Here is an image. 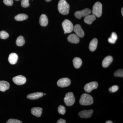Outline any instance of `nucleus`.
Returning a JSON list of instances; mask_svg holds the SVG:
<instances>
[{
	"label": "nucleus",
	"mask_w": 123,
	"mask_h": 123,
	"mask_svg": "<svg viewBox=\"0 0 123 123\" xmlns=\"http://www.w3.org/2000/svg\"><path fill=\"white\" fill-rule=\"evenodd\" d=\"M96 20V16L93 14L88 15L85 17L84 22L88 24H91L92 22Z\"/></svg>",
	"instance_id": "nucleus-20"
},
{
	"label": "nucleus",
	"mask_w": 123,
	"mask_h": 123,
	"mask_svg": "<svg viewBox=\"0 0 123 123\" xmlns=\"http://www.w3.org/2000/svg\"><path fill=\"white\" fill-rule=\"evenodd\" d=\"M102 12V5L101 2H96L93 6L92 10L93 14L98 18L100 17Z\"/></svg>",
	"instance_id": "nucleus-3"
},
{
	"label": "nucleus",
	"mask_w": 123,
	"mask_h": 123,
	"mask_svg": "<svg viewBox=\"0 0 123 123\" xmlns=\"http://www.w3.org/2000/svg\"><path fill=\"white\" fill-rule=\"evenodd\" d=\"M3 2L5 5L8 6H11L13 4V0H3Z\"/></svg>",
	"instance_id": "nucleus-30"
},
{
	"label": "nucleus",
	"mask_w": 123,
	"mask_h": 123,
	"mask_svg": "<svg viewBox=\"0 0 123 123\" xmlns=\"http://www.w3.org/2000/svg\"><path fill=\"white\" fill-rule=\"evenodd\" d=\"M10 88V85L8 82L5 81H0V91L5 92Z\"/></svg>",
	"instance_id": "nucleus-16"
},
{
	"label": "nucleus",
	"mask_w": 123,
	"mask_h": 123,
	"mask_svg": "<svg viewBox=\"0 0 123 123\" xmlns=\"http://www.w3.org/2000/svg\"><path fill=\"white\" fill-rule=\"evenodd\" d=\"M113 61V58L111 56H108L104 58L102 62V66L107 68L110 65Z\"/></svg>",
	"instance_id": "nucleus-18"
},
{
	"label": "nucleus",
	"mask_w": 123,
	"mask_h": 123,
	"mask_svg": "<svg viewBox=\"0 0 123 123\" xmlns=\"http://www.w3.org/2000/svg\"><path fill=\"white\" fill-rule=\"evenodd\" d=\"M43 109L40 107H34L31 109V113L37 117H40L42 114Z\"/></svg>",
	"instance_id": "nucleus-17"
},
{
	"label": "nucleus",
	"mask_w": 123,
	"mask_h": 123,
	"mask_svg": "<svg viewBox=\"0 0 123 123\" xmlns=\"http://www.w3.org/2000/svg\"><path fill=\"white\" fill-rule=\"evenodd\" d=\"M25 42L24 37L22 36H20L17 38L16 43L18 46L21 47L24 45Z\"/></svg>",
	"instance_id": "nucleus-23"
},
{
	"label": "nucleus",
	"mask_w": 123,
	"mask_h": 123,
	"mask_svg": "<svg viewBox=\"0 0 123 123\" xmlns=\"http://www.w3.org/2000/svg\"><path fill=\"white\" fill-rule=\"evenodd\" d=\"M64 101L66 105L71 106L73 105L75 102V98L73 93L69 92L65 95Z\"/></svg>",
	"instance_id": "nucleus-5"
},
{
	"label": "nucleus",
	"mask_w": 123,
	"mask_h": 123,
	"mask_svg": "<svg viewBox=\"0 0 123 123\" xmlns=\"http://www.w3.org/2000/svg\"><path fill=\"white\" fill-rule=\"evenodd\" d=\"M68 41L73 43H77L80 41L79 37L76 34H71L69 35L68 38Z\"/></svg>",
	"instance_id": "nucleus-12"
},
{
	"label": "nucleus",
	"mask_w": 123,
	"mask_h": 123,
	"mask_svg": "<svg viewBox=\"0 0 123 123\" xmlns=\"http://www.w3.org/2000/svg\"><path fill=\"white\" fill-rule=\"evenodd\" d=\"M28 18V16L25 14H20L16 15L14 18L17 21H22L26 20Z\"/></svg>",
	"instance_id": "nucleus-22"
},
{
	"label": "nucleus",
	"mask_w": 123,
	"mask_h": 123,
	"mask_svg": "<svg viewBox=\"0 0 123 123\" xmlns=\"http://www.w3.org/2000/svg\"><path fill=\"white\" fill-rule=\"evenodd\" d=\"M58 11L63 15H67L69 12L70 6L65 0H60L58 3Z\"/></svg>",
	"instance_id": "nucleus-1"
},
{
	"label": "nucleus",
	"mask_w": 123,
	"mask_h": 123,
	"mask_svg": "<svg viewBox=\"0 0 123 123\" xmlns=\"http://www.w3.org/2000/svg\"><path fill=\"white\" fill-rule=\"evenodd\" d=\"M98 40L97 38L93 39L90 42L89 46V48L91 51H94L97 49L98 45Z\"/></svg>",
	"instance_id": "nucleus-19"
},
{
	"label": "nucleus",
	"mask_w": 123,
	"mask_h": 123,
	"mask_svg": "<svg viewBox=\"0 0 123 123\" xmlns=\"http://www.w3.org/2000/svg\"><path fill=\"white\" fill-rule=\"evenodd\" d=\"M98 83L96 81L91 82L86 84L84 87V90L88 93L91 92L93 90L95 89L98 87Z\"/></svg>",
	"instance_id": "nucleus-7"
},
{
	"label": "nucleus",
	"mask_w": 123,
	"mask_h": 123,
	"mask_svg": "<svg viewBox=\"0 0 123 123\" xmlns=\"http://www.w3.org/2000/svg\"><path fill=\"white\" fill-rule=\"evenodd\" d=\"M117 34L115 32H113L111 34V37L109 38L108 41L110 43L114 44L115 43L117 40Z\"/></svg>",
	"instance_id": "nucleus-24"
},
{
	"label": "nucleus",
	"mask_w": 123,
	"mask_h": 123,
	"mask_svg": "<svg viewBox=\"0 0 123 123\" xmlns=\"http://www.w3.org/2000/svg\"><path fill=\"white\" fill-rule=\"evenodd\" d=\"M91 10L89 8L84 9L81 11H77L75 13V16L77 18L80 19L82 17H85L91 13Z\"/></svg>",
	"instance_id": "nucleus-6"
},
{
	"label": "nucleus",
	"mask_w": 123,
	"mask_h": 123,
	"mask_svg": "<svg viewBox=\"0 0 123 123\" xmlns=\"http://www.w3.org/2000/svg\"><path fill=\"white\" fill-rule=\"evenodd\" d=\"M66 121L63 119H59V120L57 121V123H66Z\"/></svg>",
	"instance_id": "nucleus-32"
},
{
	"label": "nucleus",
	"mask_w": 123,
	"mask_h": 123,
	"mask_svg": "<svg viewBox=\"0 0 123 123\" xmlns=\"http://www.w3.org/2000/svg\"><path fill=\"white\" fill-rule=\"evenodd\" d=\"M93 112V111L92 110H84L79 112V115L81 118H90L92 116Z\"/></svg>",
	"instance_id": "nucleus-11"
},
{
	"label": "nucleus",
	"mask_w": 123,
	"mask_h": 123,
	"mask_svg": "<svg viewBox=\"0 0 123 123\" xmlns=\"http://www.w3.org/2000/svg\"><path fill=\"white\" fill-rule=\"evenodd\" d=\"M73 63L75 68H79L81 66L82 61L80 58L76 57L73 60Z\"/></svg>",
	"instance_id": "nucleus-21"
},
{
	"label": "nucleus",
	"mask_w": 123,
	"mask_h": 123,
	"mask_svg": "<svg viewBox=\"0 0 123 123\" xmlns=\"http://www.w3.org/2000/svg\"><path fill=\"white\" fill-rule=\"evenodd\" d=\"M121 14H122V15H123V8H122V9H121Z\"/></svg>",
	"instance_id": "nucleus-34"
},
{
	"label": "nucleus",
	"mask_w": 123,
	"mask_h": 123,
	"mask_svg": "<svg viewBox=\"0 0 123 123\" xmlns=\"http://www.w3.org/2000/svg\"><path fill=\"white\" fill-rule=\"evenodd\" d=\"M29 0H22L21 3L22 6L24 8H27L29 7L30 5Z\"/></svg>",
	"instance_id": "nucleus-28"
},
{
	"label": "nucleus",
	"mask_w": 123,
	"mask_h": 123,
	"mask_svg": "<svg viewBox=\"0 0 123 123\" xmlns=\"http://www.w3.org/2000/svg\"><path fill=\"white\" fill-rule=\"evenodd\" d=\"M17 0V1H18V0Z\"/></svg>",
	"instance_id": "nucleus-36"
},
{
	"label": "nucleus",
	"mask_w": 123,
	"mask_h": 123,
	"mask_svg": "<svg viewBox=\"0 0 123 123\" xmlns=\"http://www.w3.org/2000/svg\"><path fill=\"white\" fill-rule=\"evenodd\" d=\"M73 31L78 36L80 37H83L85 35L84 31L79 24H76L74 27Z\"/></svg>",
	"instance_id": "nucleus-10"
},
{
	"label": "nucleus",
	"mask_w": 123,
	"mask_h": 123,
	"mask_svg": "<svg viewBox=\"0 0 123 123\" xmlns=\"http://www.w3.org/2000/svg\"><path fill=\"white\" fill-rule=\"evenodd\" d=\"M13 81L14 84L18 85H22L26 83V78L22 75H20L14 77Z\"/></svg>",
	"instance_id": "nucleus-8"
},
{
	"label": "nucleus",
	"mask_w": 123,
	"mask_h": 123,
	"mask_svg": "<svg viewBox=\"0 0 123 123\" xmlns=\"http://www.w3.org/2000/svg\"><path fill=\"white\" fill-rule=\"evenodd\" d=\"M62 27L64 31V34L71 33L73 31V24L70 21L66 19L63 22L62 24Z\"/></svg>",
	"instance_id": "nucleus-4"
},
{
	"label": "nucleus",
	"mask_w": 123,
	"mask_h": 123,
	"mask_svg": "<svg viewBox=\"0 0 123 123\" xmlns=\"http://www.w3.org/2000/svg\"><path fill=\"white\" fill-rule=\"evenodd\" d=\"M114 75L115 77H123V69H119L117 70L114 73Z\"/></svg>",
	"instance_id": "nucleus-26"
},
{
	"label": "nucleus",
	"mask_w": 123,
	"mask_h": 123,
	"mask_svg": "<svg viewBox=\"0 0 123 123\" xmlns=\"http://www.w3.org/2000/svg\"><path fill=\"white\" fill-rule=\"evenodd\" d=\"M119 89L118 86L114 85L112 86L111 87L109 88V90L110 92H115L117 91Z\"/></svg>",
	"instance_id": "nucleus-29"
},
{
	"label": "nucleus",
	"mask_w": 123,
	"mask_h": 123,
	"mask_svg": "<svg viewBox=\"0 0 123 123\" xmlns=\"http://www.w3.org/2000/svg\"><path fill=\"white\" fill-rule=\"evenodd\" d=\"M9 37V34L6 31H0V38L6 39L8 38Z\"/></svg>",
	"instance_id": "nucleus-25"
},
{
	"label": "nucleus",
	"mask_w": 123,
	"mask_h": 123,
	"mask_svg": "<svg viewBox=\"0 0 123 123\" xmlns=\"http://www.w3.org/2000/svg\"><path fill=\"white\" fill-rule=\"evenodd\" d=\"M58 111L61 114L63 115L66 112L65 107L64 106L60 105L58 108Z\"/></svg>",
	"instance_id": "nucleus-27"
},
{
	"label": "nucleus",
	"mask_w": 123,
	"mask_h": 123,
	"mask_svg": "<svg viewBox=\"0 0 123 123\" xmlns=\"http://www.w3.org/2000/svg\"><path fill=\"white\" fill-rule=\"evenodd\" d=\"M79 103L82 105H89L93 103V98L87 94H83L81 96Z\"/></svg>",
	"instance_id": "nucleus-2"
},
{
	"label": "nucleus",
	"mask_w": 123,
	"mask_h": 123,
	"mask_svg": "<svg viewBox=\"0 0 123 123\" xmlns=\"http://www.w3.org/2000/svg\"><path fill=\"white\" fill-rule=\"evenodd\" d=\"M7 123H22L21 122L20 120H18L17 119H9L7 122Z\"/></svg>",
	"instance_id": "nucleus-31"
},
{
	"label": "nucleus",
	"mask_w": 123,
	"mask_h": 123,
	"mask_svg": "<svg viewBox=\"0 0 123 123\" xmlns=\"http://www.w3.org/2000/svg\"><path fill=\"white\" fill-rule=\"evenodd\" d=\"M45 1H47V2H49V1H51V0H45Z\"/></svg>",
	"instance_id": "nucleus-35"
},
{
	"label": "nucleus",
	"mask_w": 123,
	"mask_h": 123,
	"mask_svg": "<svg viewBox=\"0 0 123 123\" xmlns=\"http://www.w3.org/2000/svg\"><path fill=\"white\" fill-rule=\"evenodd\" d=\"M39 23L42 26H46L47 25L48 23V18L45 14H43L40 16Z\"/></svg>",
	"instance_id": "nucleus-15"
},
{
	"label": "nucleus",
	"mask_w": 123,
	"mask_h": 123,
	"mask_svg": "<svg viewBox=\"0 0 123 123\" xmlns=\"http://www.w3.org/2000/svg\"><path fill=\"white\" fill-rule=\"evenodd\" d=\"M112 121H108L106 122V123H112Z\"/></svg>",
	"instance_id": "nucleus-33"
},
{
	"label": "nucleus",
	"mask_w": 123,
	"mask_h": 123,
	"mask_svg": "<svg viewBox=\"0 0 123 123\" xmlns=\"http://www.w3.org/2000/svg\"><path fill=\"white\" fill-rule=\"evenodd\" d=\"M70 83L71 81L70 79L67 78H64L60 79L57 82V85L59 87L64 88L69 86Z\"/></svg>",
	"instance_id": "nucleus-9"
},
{
	"label": "nucleus",
	"mask_w": 123,
	"mask_h": 123,
	"mask_svg": "<svg viewBox=\"0 0 123 123\" xmlns=\"http://www.w3.org/2000/svg\"><path fill=\"white\" fill-rule=\"evenodd\" d=\"M43 95V93L42 92H38L30 94L27 96L28 99H36L41 98Z\"/></svg>",
	"instance_id": "nucleus-13"
},
{
	"label": "nucleus",
	"mask_w": 123,
	"mask_h": 123,
	"mask_svg": "<svg viewBox=\"0 0 123 123\" xmlns=\"http://www.w3.org/2000/svg\"><path fill=\"white\" fill-rule=\"evenodd\" d=\"M18 56L16 53H11L9 55L8 61L11 64H15L17 62L18 60Z\"/></svg>",
	"instance_id": "nucleus-14"
}]
</instances>
